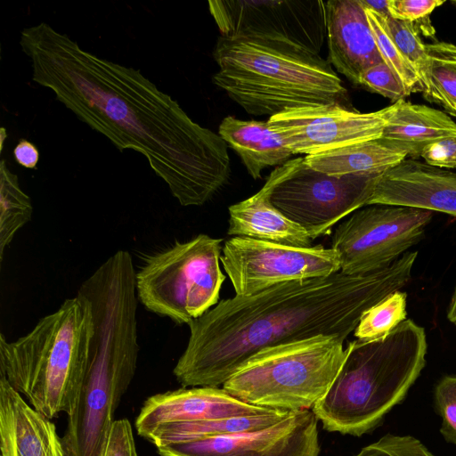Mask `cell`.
I'll return each instance as SVG.
<instances>
[{
  "label": "cell",
  "mask_w": 456,
  "mask_h": 456,
  "mask_svg": "<svg viewBox=\"0 0 456 456\" xmlns=\"http://www.w3.org/2000/svg\"><path fill=\"white\" fill-rule=\"evenodd\" d=\"M20 45L35 83L119 151L142 154L180 205L201 206L229 181L224 139L138 69L82 49L45 22L24 28Z\"/></svg>",
  "instance_id": "cell-1"
},
{
  "label": "cell",
  "mask_w": 456,
  "mask_h": 456,
  "mask_svg": "<svg viewBox=\"0 0 456 456\" xmlns=\"http://www.w3.org/2000/svg\"><path fill=\"white\" fill-rule=\"evenodd\" d=\"M417 256L406 252L365 274L339 272L223 299L188 324L173 374L183 387H219L264 348L319 335L346 340L369 308L409 282Z\"/></svg>",
  "instance_id": "cell-2"
},
{
  "label": "cell",
  "mask_w": 456,
  "mask_h": 456,
  "mask_svg": "<svg viewBox=\"0 0 456 456\" xmlns=\"http://www.w3.org/2000/svg\"><path fill=\"white\" fill-rule=\"evenodd\" d=\"M213 82L255 116L342 104L347 90L328 61L301 47L256 37H219Z\"/></svg>",
  "instance_id": "cell-3"
},
{
  "label": "cell",
  "mask_w": 456,
  "mask_h": 456,
  "mask_svg": "<svg viewBox=\"0 0 456 456\" xmlns=\"http://www.w3.org/2000/svg\"><path fill=\"white\" fill-rule=\"evenodd\" d=\"M349 353L312 411L330 432L361 436L405 397L426 364L425 330L406 319L387 337L348 342Z\"/></svg>",
  "instance_id": "cell-4"
},
{
  "label": "cell",
  "mask_w": 456,
  "mask_h": 456,
  "mask_svg": "<svg viewBox=\"0 0 456 456\" xmlns=\"http://www.w3.org/2000/svg\"><path fill=\"white\" fill-rule=\"evenodd\" d=\"M94 323L82 295L66 299L26 335H0V375L37 411L53 419L75 410L87 370Z\"/></svg>",
  "instance_id": "cell-5"
},
{
  "label": "cell",
  "mask_w": 456,
  "mask_h": 456,
  "mask_svg": "<svg viewBox=\"0 0 456 456\" xmlns=\"http://www.w3.org/2000/svg\"><path fill=\"white\" fill-rule=\"evenodd\" d=\"M338 336L319 335L264 348L246 360L223 388L251 405L310 410L327 394L349 353Z\"/></svg>",
  "instance_id": "cell-6"
},
{
  "label": "cell",
  "mask_w": 456,
  "mask_h": 456,
  "mask_svg": "<svg viewBox=\"0 0 456 456\" xmlns=\"http://www.w3.org/2000/svg\"><path fill=\"white\" fill-rule=\"evenodd\" d=\"M222 249L221 239L200 233L149 256L135 274L138 299L149 311L188 325L219 302Z\"/></svg>",
  "instance_id": "cell-7"
},
{
  "label": "cell",
  "mask_w": 456,
  "mask_h": 456,
  "mask_svg": "<svg viewBox=\"0 0 456 456\" xmlns=\"http://www.w3.org/2000/svg\"><path fill=\"white\" fill-rule=\"evenodd\" d=\"M419 208L370 205L340 222L331 248L340 260V272L365 274L389 266L419 243L433 217Z\"/></svg>",
  "instance_id": "cell-8"
},
{
  "label": "cell",
  "mask_w": 456,
  "mask_h": 456,
  "mask_svg": "<svg viewBox=\"0 0 456 456\" xmlns=\"http://www.w3.org/2000/svg\"><path fill=\"white\" fill-rule=\"evenodd\" d=\"M381 174L329 175L312 168L302 157L297 167L274 186L270 200L314 240L366 207Z\"/></svg>",
  "instance_id": "cell-9"
},
{
  "label": "cell",
  "mask_w": 456,
  "mask_h": 456,
  "mask_svg": "<svg viewBox=\"0 0 456 456\" xmlns=\"http://www.w3.org/2000/svg\"><path fill=\"white\" fill-rule=\"evenodd\" d=\"M220 261L239 297L340 272L339 256L332 248L294 247L247 237L225 240Z\"/></svg>",
  "instance_id": "cell-10"
},
{
  "label": "cell",
  "mask_w": 456,
  "mask_h": 456,
  "mask_svg": "<svg viewBox=\"0 0 456 456\" xmlns=\"http://www.w3.org/2000/svg\"><path fill=\"white\" fill-rule=\"evenodd\" d=\"M208 6L226 38L275 40L319 54L327 35L322 0H216Z\"/></svg>",
  "instance_id": "cell-11"
},
{
  "label": "cell",
  "mask_w": 456,
  "mask_h": 456,
  "mask_svg": "<svg viewBox=\"0 0 456 456\" xmlns=\"http://www.w3.org/2000/svg\"><path fill=\"white\" fill-rule=\"evenodd\" d=\"M387 113V107L360 112L335 103L287 109L267 121L293 154L307 156L379 139Z\"/></svg>",
  "instance_id": "cell-12"
},
{
  "label": "cell",
  "mask_w": 456,
  "mask_h": 456,
  "mask_svg": "<svg viewBox=\"0 0 456 456\" xmlns=\"http://www.w3.org/2000/svg\"><path fill=\"white\" fill-rule=\"evenodd\" d=\"M318 421L310 410L294 411L266 428L156 448L160 456H319Z\"/></svg>",
  "instance_id": "cell-13"
},
{
  "label": "cell",
  "mask_w": 456,
  "mask_h": 456,
  "mask_svg": "<svg viewBox=\"0 0 456 456\" xmlns=\"http://www.w3.org/2000/svg\"><path fill=\"white\" fill-rule=\"evenodd\" d=\"M370 205L409 207L456 217V173L406 158L379 175Z\"/></svg>",
  "instance_id": "cell-14"
},
{
  "label": "cell",
  "mask_w": 456,
  "mask_h": 456,
  "mask_svg": "<svg viewBox=\"0 0 456 456\" xmlns=\"http://www.w3.org/2000/svg\"><path fill=\"white\" fill-rule=\"evenodd\" d=\"M268 410L246 403L223 387H182L148 397L141 407L134 425L141 436L147 430L162 424L244 416Z\"/></svg>",
  "instance_id": "cell-15"
},
{
  "label": "cell",
  "mask_w": 456,
  "mask_h": 456,
  "mask_svg": "<svg viewBox=\"0 0 456 456\" xmlns=\"http://www.w3.org/2000/svg\"><path fill=\"white\" fill-rule=\"evenodd\" d=\"M326 31L329 63L353 83L383 62L361 0L326 2Z\"/></svg>",
  "instance_id": "cell-16"
},
{
  "label": "cell",
  "mask_w": 456,
  "mask_h": 456,
  "mask_svg": "<svg viewBox=\"0 0 456 456\" xmlns=\"http://www.w3.org/2000/svg\"><path fill=\"white\" fill-rule=\"evenodd\" d=\"M301 158L276 167L256 194L229 207L228 235L294 247L312 246L306 231L286 217L270 200L274 186L297 167Z\"/></svg>",
  "instance_id": "cell-17"
},
{
  "label": "cell",
  "mask_w": 456,
  "mask_h": 456,
  "mask_svg": "<svg viewBox=\"0 0 456 456\" xmlns=\"http://www.w3.org/2000/svg\"><path fill=\"white\" fill-rule=\"evenodd\" d=\"M1 456H68L51 419L37 411L0 375Z\"/></svg>",
  "instance_id": "cell-18"
},
{
  "label": "cell",
  "mask_w": 456,
  "mask_h": 456,
  "mask_svg": "<svg viewBox=\"0 0 456 456\" xmlns=\"http://www.w3.org/2000/svg\"><path fill=\"white\" fill-rule=\"evenodd\" d=\"M456 137V123L446 113L403 99L387 106V125L381 140L416 159L422 149L438 140Z\"/></svg>",
  "instance_id": "cell-19"
},
{
  "label": "cell",
  "mask_w": 456,
  "mask_h": 456,
  "mask_svg": "<svg viewBox=\"0 0 456 456\" xmlns=\"http://www.w3.org/2000/svg\"><path fill=\"white\" fill-rule=\"evenodd\" d=\"M218 134L240 156L253 179L261 178L262 171L273 166H281L293 153L268 121L241 120L225 117Z\"/></svg>",
  "instance_id": "cell-20"
},
{
  "label": "cell",
  "mask_w": 456,
  "mask_h": 456,
  "mask_svg": "<svg viewBox=\"0 0 456 456\" xmlns=\"http://www.w3.org/2000/svg\"><path fill=\"white\" fill-rule=\"evenodd\" d=\"M408 157L403 150L383 140L357 142L305 157L314 169L329 175L383 173Z\"/></svg>",
  "instance_id": "cell-21"
},
{
  "label": "cell",
  "mask_w": 456,
  "mask_h": 456,
  "mask_svg": "<svg viewBox=\"0 0 456 456\" xmlns=\"http://www.w3.org/2000/svg\"><path fill=\"white\" fill-rule=\"evenodd\" d=\"M289 412L270 409L244 416L162 424L147 430L141 436L159 446L178 441L227 436L269 427L284 419Z\"/></svg>",
  "instance_id": "cell-22"
},
{
  "label": "cell",
  "mask_w": 456,
  "mask_h": 456,
  "mask_svg": "<svg viewBox=\"0 0 456 456\" xmlns=\"http://www.w3.org/2000/svg\"><path fill=\"white\" fill-rule=\"evenodd\" d=\"M31 200L20 188L17 175L4 159L0 163V261L16 232L30 221Z\"/></svg>",
  "instance_id": "cell-23"
},
{
  "label": "cell",
  "mask_w": 456,
  "mask_h": 456,
  "mask_svg": "<svg viewBox=\"0 0 456 456\" xmlns=\"http://www.w3.org/2000/svg\"><path fill=\"white\" fill-rule=\"evenodd\" d=\"M426 48L429 58V86L423 96L442 107L456 105V45L436 41L426 44Z\"/></svg>",
  "instance_id": "cell-24"
},
{
  "label": "cell",
  "mask_w": 456,
  "mask_h": 456,
  "mask_svg": "<svg viewBox=\"0 0 456 456\" xmlns=\"http://www.w3.org/2000/svg\"><path fill=\"white\" fill-rule=\"evenodd\" d=\"M407 294L401 290L390 293L362 316L354 336L362 342L381 339L406 320Z\"/></svg>",
  "instance_id": "cell-25"
},
{
  "label": "cell",
  "mask_w": 456,
  "mask_h": 456,
  "mask_svg": "<svg viewBox=\"0 0 456 456\" xmlns=\"http://www.w3.org/2000/svg\"><path fill=\"white\" fill-rule=\"evenodd\" d=\"M364 11L381 58L398 77L407 96L412 93H422L423 87L419 77L391 39L384 16L369 8L364 7Z\"/></svg>",
  "instance_id": "cell-26"
},
{
  "label": "cell",
  "mask_w": 456,
  "mask_h": 456,
  "mask_svg": "<svg viewBox=\"0 0 456 456\" xmlns=\"http://www.w3.org/2000/svg\"><path fill=\"white\" fill-rule=\"evenodd\" d=\"M387 30L398 51L417 72L425 93L429 86V58L419 32L410 23L384 16Z\"/></svg>",
  "instance_id": "cell-27"
},
{
  "label": "cell",
  "mask_w": 456,
  "mask_h": 456,
  "mask_svg": "<svg viewBox=\"0 0 456 456\" xmlns=\"http://www.w3.org/2000/svg\"><path fill=\"white\" fill-rule=\"evenodd\" d=\"M444 4L442 0H388L389 16L410 23L424 37L436 38L430 14Z\"/></svg>",
  "instance_id": "cell-28"
},
{
  "label": "cell",
  "mask_w": 456,
  "mask_h": 456,
  "mask_svg": "<svg viewBox=\"0 0 456 456\" xmlns=\"http://www.w3.org/2000/svg\"><path fill=\"white\" fill-rule=\"evenodd\" d=\"M434 403L442 418L440 433L446 442L456 444V375L444 376L437 382Z\"/></svg>",
  "instance_id": "cell-29"
},
{
  "label": "cell",
  "mask_w": 456,
  "mask_h": 456,
  "mask_svg": "<svg viewBox=\"0 0 456 456\" xmlns=\"http://www.w3.org/2000/svg\"><path fill=\"white\" fill-rule=\"evenodd\" d=\"M354 456H434L417 438L387 434Z\"/></svg>",
  "instance_id": "cell-30"
},
{
  "label": "cell",
  "mask_w": 456,
  "mask_h": 456,
  "mask_svg": "<svg viewBox=\"0 0 456 456\" xmlns=\"http://www.w3.org/2000/svg\"><path fill=\"white\" fill-rule=\"evenodd\" d=\"M358 85L395 102L407 96L400 79L384 61L364 70Z\"/></svg>",
  "instance_id": "cell-31"
},
{
  "label": "cell",
  "mask_w": 456,
  "mask_h": 456,
  "mask_svg": "<svg viewBox=\"0 0 456 456\" xmlns=\"http://www.w3.org/2000/svg\"><path fill=\"white\" fill-rule=\"evenodd\" d=\"M100 456H138L131 423L115 419Z\"/></svg>",
  "instance_id": "cell-32"
},
{
  "label": "cell",
  "mask_w": 456,
  "mask_h": 456,
  "mask_svg": "<svg viewBox=\"0 0 456 456\" xmlns=\"http://www.w3.org/2000/svg\"><path fill=\"white\" fill-rule=\"evenodd\" d=\"M419 157L433 167L456 168V137L438 140L426 145Z\"/></svg>",
  "instance_id": "cell-33"
},
{
  "label": "cell",
  "mask_w": 456,
  "mask_h": 456,
  "mask_svg": "<svg viewBox=\"0 0 456 456\" xmlns=\"http://www.w3.org/2000/svg\"><path fill=\"white\" fill-rule=\"evenodd\" d=\"M13 156L16 162L28 169L37 168L39 160L37 148L29 141L21 139L13 149Z\"/></svg>",
  "instance_id": "cell-34"
},
{
  "label": "cell",
  "mask_w": 456,
  "mask_h": 456,
  "mask_svg": "<svg viewBox=\"0 0 456 456\" xmlns=\"http://www.w3.org/2000/svg\"><path fill=\"white\" fill-rule=\"evenodd\" d=\"M362 5L365 8L371 9L376 12L380 13L383 16H389L388 12V0L384 1H368V0H361Z\"/></svg>",
  "instance_id": "cell-35"
},
{
  "label": "cell",
  "mask_w": 456,
  "mask_h": 456,
  "mask_svg": "<svg viewBox=\"0 0 456 456\" xmlns=\"http://www.w3.org/2000/svg\"><path fill=\"white\" fill-rule=\"evenodd\" d=\"M447 318L456 326V286L447 309Z\"/></svg>",
  "instance_id": "cell-36"
},
{
  "label": "cell",
  "mask_w": 456,
  "mask_h": 456,
  "mask_svg": "<svg viewBox=\"0 0 456 456\" xmlns=\"http://www.w3.org/2000/svg\"><path fill=\"white\" fill-rule=\"evenodd\" d=\"M444 109L448 112V114H451L452 116L456 118V105H446L444 107Z\"/></svg>",
  "instance_id": "cell-37"
},
{
  "label": "cell",
  "mask_w": 456,
  "mask_h": 456,
  "mask_svg": "<svg viewBox=\"0 0 456 456\" xmlns=\"http://www.w3.org/2000/svg\"><path fill=\"white\" fill-rule=\"evenodd\" d=\"M0 134H1V149H3V144L4 142V139L7 137V133H6L5 129H4V127L1 128Z\"/></svg>",
  "instance_id": "cell-38"
},
{
  "label": "cell",
  "mask_w": 456,
  "mask_h": 456,
  "mask_svg": "<svg viewBox=\"0 0 456 456\" xmlns=\"http://www.w3.org/2000/svg\"><path fill=\"white\" fill-rule=\"evenodd\" d=\"M451 4H452L454 7H456V0L451 1Z\"/></svg>",
  "instance_id": "cell-39"
}]
</instances>
